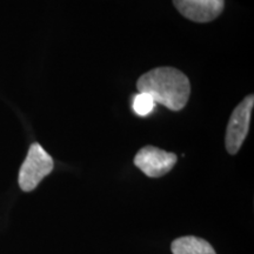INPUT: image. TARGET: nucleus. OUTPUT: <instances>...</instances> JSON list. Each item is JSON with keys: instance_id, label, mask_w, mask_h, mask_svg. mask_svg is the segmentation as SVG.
<instances>
[{"instance_id": "obj_1", "label": "nucleus", "mask_w": 254, "mask_h": 254, "mask_svg": "<svg viewBox=\"0 0 254 254\" xmlns=\"http://www.w3.org/2000/svg\"><path fill=\"white\" fill-rule=\"evenodd\" d=\"M136 88L171 111L183 110L190 93L189 78L173 67H158L146 72L136 81Z\"/></svg>"}, {"instance_id": "obj_2", "label": "nucleus", "mask_w": 254, "mask_h": 254, "mask_svg": "<svg viewBox=\"0 0 254 254\" xmlns=\"http://www.w3.org/2000/svg\"><path fill=\"white\" fill-rule=\"evenodd\" d=\"M53 159L43 146L34 142L30 146L27 157L19 171V186L24 192H31L41 180L53 171Z\"/></svg>"}, {"instance_id": "obj_3", "label": "nucleus", "mask_w": 254, "mask_h": 254, "mask_svg": "<svg viewBox=\"0 0 254 254\" xmlns=\"http://www.w3.org/2000/svg\"><path fill=\"white\" fill-rule=\"evenodd\" d=\"M253 105L254 97L253 94H251L241 101L233 111V113L231 114L226 129V138H225L226 150L230 154H236L246 139L250 128Z\"/></svg>"}, {"instance_id": "obj_4", "label": "nucleus", "mask_w": 254, "mask_h": 254, "mask_svg": "<svg viewBox=\"0 0 254 254\" xmlns=\"http://www.w3.org/2000/svg\"><path fill=\"white\" fill-rule=\"evenodd\" d=\"M177 163V155L154 146H145L134 157V165L150 178H160Z\"/></svg>"}, {"instance_id": "obj_5", "label": "nucleus", "mask_w": 254, "mask_h": 254, "mask_svg": "<svg viewBox=\"0 0 254 254\" xmlns=\"http://www.w3.org/2000/svg\"><path fill=\"white\" fill-rule=\"evenodd\" d=\"M176 8L184 17L195 23L214 20L224 9V0H173Z\"/></svg>"}, {"instance_id": "obj_6", "label": "nucleus", "mask_w": 254, "mask_h": 254, "mask_svg": "<svg viewBox=\"0 0 254 254\" xmlns=\"http://www.w3.org/2000/svg\"><path fill=\"white\" fill-rule=\"evenodd\" d=\"M173 254H215L207 241L198 237H182L178 238L172 243Z\"/></svg>"}, {"instance_id": "obj_7", "label": "nucleus", "mask_w": 254, "mask_h": 254, "mask_svg": "<svg viewBox=\"0 0 254 254\" xmlns=\"http://www.w3.org/2000/svg\"><path fill=\"white\" fill-rule=\"evenodd\" d=\"M155 105H157V103H155L153 98L147 93L139 92L138 94H135L134 97H133V111H134V113L139 117L150 116V114L154 111Z\"/></svg>"}]
</instances>
